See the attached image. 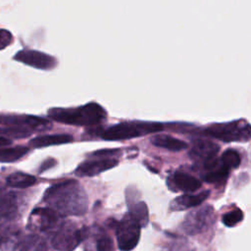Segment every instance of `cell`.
<instances>
[{
	"label": "cell",
	"mask_w": 251,
	"mask_h": 251,
	"mask_svg": "<svg viewBox=\"0 0 251 251\" xmlns=\"http://www.w3.org/2000/svg\"><path fill=\"white\" fill-rule=\"evenodd\" d=\"M58 214L81 216L87 211V197L81 185L68 179L49 187L43 197Z\"/></svg>",
	"instance_id": "1"
},
{
	"label": "cell",
	"mask_w": 251,
	"mask_h": 251,
	"mask_svg": "<svg viewBox=\"0 0 251 251\" xmlns=\"http://www.w3.org/2000/svg\"><path fill=\"white\" fill-rule=\"evenodd\" d=\"M106 111L98 103L90 102L76 108H52L48 116L52 120L78 126H91L106 119Z\"/></svg>",
	"instance_id": "2"
},
{
	"label": "cell",
	"mask_w": 251,
	"mask_h": 251,
	"mask_svg": "<svg viewBox=\"0 0 251 251\" xmlns=\"http://www.w3.org/2000/svg\"><path fill=\"white\" fill-rule=\"evenodd\" d=\"M163 126L151 122H125L107 127L101 132L106 140H125L161 131Z\"/></svg>",
	"instance_id": "3"
},
{
	"label": "cell",
	"mask_w": 251,
	"mask_h": 251,
	"mask_svg": "<svg viewBox=\"0 0 251 251\" xmlns=\"http://www.w3.org/2000/svg\"><path fill=\"white\" fill-rule=\"evenodd\" d=\"M204 133L224 142H246L250 139V125L245 120L224 124H214L204 129Z\"/></svg>",
	"instance_id": "4"
},
{
	"label": "cell",
	"mask_w": 251,
	"mask_h": 251,
	"mask_svg": "<svg viewBox=\"0 0 251 251\" xmlns=\"http://www.w3.org/2000/svg\"><path fill=\"white\" fill-rule=\"evenodd\" d=\"M86 228L78 229L68 223L63 225L52 238V246L58 251H73L85 237Z\"/></svg>",
	"instance_id": "5"
},
{
	"label": "cell",
	"mask_w": 251,
	"mask_h": 251,
	"mask_svg": "<svg viewBox=\"0 0 251 251\" xmlns=\"http://www.w3.org/2000/svg\"><path fill=\"white\" fill-rule=\"evenodd\" d=\"M140 237V226L126 214L117 224L118 246L122 251H130L138 243Z\"/></svg>",
	"instance_id": "6"
},
{
	"label": "cell",
	"mask_w": 251,
	"mask_h": 251,
	"mask_svg": "<svg viewBox=\"0 0 251 251\" xmlns=\"http://www.w3.org/2000/svg\"><path fill=\"white\" fill-rule=\"evenodd\" d=\"M0 125L8 126L9 127H19L29 131L49 129L52 126L48 120L43 118L15 114H0Z\"/></svg>",
	"instance_id": "7"
},
{
	"label": "cell",
	"mask_w": 251,
	"mask_h": 251,
	"mask_svg": "<svg viewBox=\"0 0 251 251\" xmlns=\"http://www.w3.org/2000/svg\"><path fill=\"white\" fill-rule=\"evenodd\" d=\"M214 217V210L211 206H205L194 210L186 215L181 227L190 235L202 232L211 223Z\"/></svg>",
	"instance_id": "8"
},
{
	"label": "cell",
	"mask_w": 251,
	"mask_h": 251,
	"mask_svg": "<svg viewBox=\"0 0 251 251\" xmlns=\"http://www.w3.org/2000/svg\"><path fill=\"white\" fill-rule=\"evenodd\" d=\"M14 59L40 70H51L56 66L55 58L36 50L23 49L15 55Z\"/></svg>",
	"instance_id": "9"
},
{
	"label": "cell",
	"mask_w": 251,
	"mask_h": 251,
	"mask_svg": "<svg viewBox=\"0 0 251 251\" xmlns=\"http://www.w3.org/2000/svg\"><path fill=\"white\" fill-rule=\"evenodd\" d=\"M59 220V214L51 208L34 209L28 220V228L45 231L53 228Z\"/></svg>",
	"instance_id": "10"
},
{
	"label": "cell",
	"mask_w": 251,
	"mask_h": 251,
	"mask_svg": "<svg viewBox=\"0 0 251 251\" xmlns=\"http://www.w3.org/2000/svg\"><path fill=\"white\" fill-rule=\"evenodd\" d=\"M119 161L114 158H104L99 160H91L81 163L75 170V174L78 176H93L100 173L116 167Z\"/></svg>",
	"instance_id": "11"
},
{
	"label": "cell",
	"mask_w": 251,
	"mask_h": 251,
	"mask_svg": "<svg viewBox=\"0 0 251 251\" xmlns=\"http://www.w3.org/2000/svg\"><path fill=\"white\" fill-rule=\"evenodd\" d=\"M220 150L218 144L204 139H196L193 141L192 147L189 151V156L197 161L203 162V164L216 159V156Z\"/></svg>",
	"instance_id": "12"
},
{
	"label": "cell",
	"mask_w": 251,
	"mask_h": 251,
	"mask_svg": "<svg viewBox=\"0 0 251 251\" xmlns=\"http://www.w3.org/2000/svg\"><path fill=\"white\" fill-rule=\"evenodd\" d=\"M18 214L17 194L7 191L0 183V220H12Z\"/></svg>",
	"instance_id": "13"
},
{
	"label": "cell",
	"mask_w": 251,
	"mask_h": 251,
	"mask_svg": "<svg viewBox=\"0 0 251 251\" xmlns=\"http://www.w3.org/2000/svg\"><path fill=\"white\" fill-rule=\"evenodd\" d=\"M168 180L169 183H172V186L170 187H175L177 188L176 190L184 192H193L201 187V181L198 178L181 172L174 173Z\"/></svg>",
	"instance_id": "14"
},
{
	"label": "cell",
	"mask_w": 251,
	"mask_h": 251,
	"mask_svg": "<svg viewBox=\"0 0 251 251\" xmlns=\"http://www.w3.org/2000/svg\"><path fill=\"white\" fill-rule=\"evenodd\" d=\"M210 191H203L198 194H184L181 196L176 197L175 200L171 203V208L174 211H179V210H185L188 208L196 207L200 205L204 200L207 199L209 196Z\"/></svg>",
	"instance_id": "15"
},
{
	"label": "cell",
	"mask_w": 251,
	"mask_h": 251,
	"mask_svg": "<svg viewBox=\"0 0 251 251\" xmlns=\"http://www.w3.org/2000/svg\"><path fill=\"white\" fill-rule=\"evenodd\" d=\"M73 136L66 133H59V134H45L39 135L32 138L29 141V144L34 148H41L51 145H59L70 143L73 141Z\"/></svg>",
	"instance_id": "16"
},
{
	"label": "cell",
	"mask_w": 251,
	"mask_h": 251,
	"mask_svg": "<svg viewBox=\"0 0 251 251\" xmlns=\"http://www.w3.org/2000/svg\"><path fill=\"white\" fill-rule=\"evenodd\" d=\"M151 142L153 145L157 147L165 148L175 152L184 150L188 147L186 142L167 134H156L151 138Z\"/></svg>",
	"instance_id": "17"
},
{
	"label": "cell",
	"mask_w": 251,
	"mask_h": 251,
	"mask_svg": "<svg viewBox=\"0 0 251 251\" xmlns=\"http://www.w3.org/2000/svg\"><path fill=\"white\" fill-rule=\"evenodd\" d=\"M36 178L25 173H14L6 177V184L13 188H27L35 184Z\"/></svg>",
	"instance_id": "18"
},
{
	"label": "cell",
	"mask_w": 251,
	"mask_h": 251,
	"mask_svg": "<svg viewBox=\"0 0 251 251\" xmlns=\"http://www.w3.org/2000/svg\"><path fill=\"white\" fill-rule=\"evenodd\" d=\"M28 148L25 146H16L11 148H0V162L11 163L20 160L27 152Z\"/></svg>",
	"instance_id": "19"
},
{
	"label": "cell",
	"mask_w": 251,
	"mask_h": 251,
	"mask_svg": "<svg viewBox=\"0 0 251 251\" xmlns=\"http://www.w3.org/2000/svg\"><path fill=\"white\" fill-rule=\"evenodd\" d=\"M129 216L140 226V227L145 226L148 223V209L144 202H137L130 207Z\"/></svg>",
	"instance_id": "20"
},
{
	"label": "cell",
	"mask_w": 251,
	"mask_h": 251,
	"mask_svg": "<svg viewBox=\"0 0 251 251\" xmlns=\"http://www.w3.org/2000/svg\"><path fill=\"white\" fill-rule=\"evenodd\" d=\"M20 251H47V246L41 237L31 234L25 237Z\"/></svg>",
	"instance_id": "21"
},
{
	"label": "cell",
	"mask_w": 251,
	"mask_h": 251,
	"mask_svg": "<svg viewBox=\"0 0 251 251\" xmlns=\"http://www.w3.org/2000/svg\"><path fill=\"white\" fill-rule=\"evenodd\" d=\"M241 162L240 159V155L237 151L233 150V149H227L226 150L222 157H221V163L222 165L226 168L228 171L230 169H236L239 167Z\"/></svg>",
	"instance_id": "22"
},
{
	"label": "cell",
	"mask_w": 251,
	"mask_h": 251,
	"mask_svg": "<svg viewBox=\"0 0 251 251\" xmlns=\"http://www.w3.org/2000/svg\"><path fill=\"white\" fill-rule=\"evenodd\" d=\"M228 170L225 168L223 165L220 167H216L215 169L208 171V173L204 176V179L207 182H220L226 178L228 176Z\"/></svg>",
	"instance_id": "23"
},
{
	"label": "cell",
	"mask_w": 251,
	"mask_h": 251,
	"mask_svg": "<svg viewBox=\"0 0 251 251\" xmlns=\"http://www.w3.org/2000/svg\"><path fill=\"white\" fill-rule=\"evenodd\" d=\"M243 219V213L239 208H235L231 211L226 212L222 217V222L226 226H234L238 223H240Z\"/></svg>",
	"instance_id": "24"
},
{
	"label": "cell",
	"mask_w": 251,
	"mask_h": 251,
	"mask_svg": "<svg viewBox=\"0 0 251 251\" xmlns=\"http://www.w3.org/2000/svg\"><path fill=\"white\" fill-rule=\"evenodd\" d=\"M31 134V131L19 127H0V136L12 138H25Z\"/></svg>",
	"instance_id": "25"
},
{
	"label": "cell",
	"mask_w": 251,
	"mask_h": 251,
	"mask_svg": "<svg viewBox=\"0 0 251 251\" xmlns=\"http://www.w3.org/2000/svg\"><path fill=\"white\" fill-rule=\"evenodd\" d=\"M113 240L107 234H102L98 237L96 241V249L97 251H113Z\"/></svg>",
	"instance_id": "26"
},
{
	"label": "cell",
	"mask_w": 251,
	"mask_h": 251,
	"mask_svg": "<svg viewBox=\"0 0 251 251\" xmlns=\"http://www.w3.org/2000/svg\"><path fill=\"white\" fill-rule=\"evenodd\" d=\"M13 41V35L8 29L0 28V50L5 49Z\"/></svg>",
	"instance_id": "27"
},
{
	"label": "cell",
	"mask_w": 251,
	"mask_h": 251,
	"mask_svg": "<svg viewBox=\"0 0 251 251\" xmlns=\"http://www.w3.org/2000/svg\"><path fill=\"white\" fill-rule=\"evenodd\" d=\"M120 150L119 149H102V150H98L92 153L93 156L96 157H108V156H112L114 154L119 153Z\"/></svg>",
	"instance_id": "28"
},
{
	"label": "cell",
	"mask_w": 251,
	"mask_h": 251,
	"mask_svg": "<svg viewBox=\"0 0 251 251\" xmlns=\"http://www.w3.org/2000/svg\"><path fill=\"white\" fill-rule=\"evenodd\" d=\"M11 144H12V141H11L9 138L0 136V147H3V146L5 147V146L11 145Z\"/></svg>",
	"instance_id": "29"
},
{
	"label": "cell",
	"mask_w": 251,
	"mask_h": 251,
	"mask_svg": "<svg viewBox=\"0 0 251 251\" xmlns=\"http://www.w3.org/2000/svg\"><path fill=\"white\" fill-rule=\"evenodd\" d=\"M3 241H4V237L2 234H0V245L3 243Z\"/></svg>",
	"instance_id": "30"
}]
</instances>
